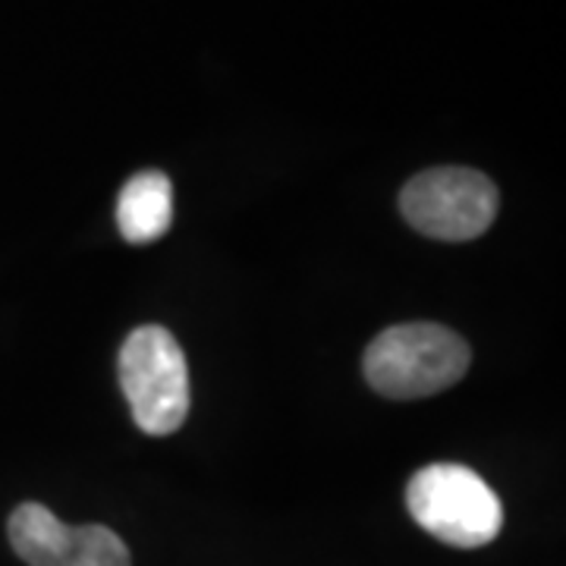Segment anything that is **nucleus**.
<instances>
[{
	"mask_svg": "<svg viewBox=\"0 0 566 566\" xmlns=\"http://www.w3.org/2000/svg\"><path fill=\"white\" fill-rule=\"evenodd\" d=\"M469 363V344L444 324H394L365 349V381L387 400H422L463 381Z\"/></svg>",
	"mask_w": 566,
	"mask_h": 566,
	"instance_id": "obj_1",
	"label": "nucleus"
},
{
	"mask_svg": "<svg viewBox=\"0 0 566 566\" xmlns=\"http://www.w3.org/2000/svg\"><path fill=\"white\" fill-rule=\"evenodd\" d=\"M497 189L469 167H434L406 182L400 211L412 230L441 243L479 240L497 218Z\"/></svg>",
	"mask_w": 566,
	"mask_h": 566,
	"instance_id": "obj_4",
	"label": "nucleus"
},
{
	"mask_svg": "<svg viewBox=\"0 0 566 566\" xmlns=\"http://www.w3.org/2000/svg\"><path fill=\"white\" fill-rule=\"evenodd\" d=\"M120 387L145 434H174L189 416V368L177 337L161 324L136 327L120 349Z\"/></svg>",
	"mask_w": 566,
	"mask_h": 566,
	"instance_id": "obj_3",
	"label": "nucleus"
},
{
	"mask_svg": "<svg viewBox=\"0 0 566 566\" xmlns=\"http://www.w3.org/2000/svg\"><path fill=\"white\" fill-rule=\"evenodd\" d=\"M63 566H129V547L107 526H73Z\"/></svg>",
	"mask_w": 566,
	"mask_h": 566,
	"instance_id": "obj_7",
	"label": "nucleus"
},
{
	"mask_svg": "<svg viewBox=\"0 0 566 566\" xmlns=\"http://www.w3.org/2000/svg\"><path fill=\"white\" fill-rule=\"evenodd\" d=\"M412 520L450 547H485L504 526V504L479 472L460 463L419 469L406 488Z\"/></svg>",
	"mask_w": 566,
	"mask_h": 566,
	"instance_id": "obj_2",
	"label": "nucleus"
},
{
	"mask_svg": "<svg viewBox=\"0 0 566 566\" xmlns=\"http://www.w3.org/2000/svg\"><path fill=\"white\" fill-rule=\"evenodd\" d=\"M10 545L29 566H63L73 526L61 523L48 506L20 504L10 516Z\"/></svg>",
	"mask_w": 566,
	"mask_h": 566,
	"instance_id": "obj_6",
	"label": "nucleus"
},
{
	"mask_svg": "<svg viewBox=\"0 0 566 566\" xmlns=\"http://www.w3.org/2000/svg\"><path fill=\"white\" fill-rule=\"evenodd\" d=\"M174 221V186L161 170H142L120 189L117 199V227L120 237L133 245L161 240Z\"/></svg>",
	"mask_w": 566,
	"mask_h": 566,
	"instance_id": "obj_5",
	"label": "nucleus"
}]
</instances>
